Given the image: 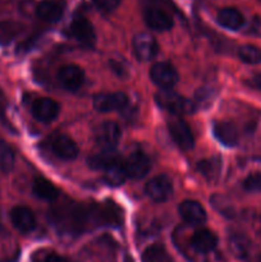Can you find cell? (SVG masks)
Wrapping results in <instances>:
<instances>
[{
	"instance_id": "cell-25",
	"label": "cell",
	"mask_w": 261,
	"mask_h": 262,
	"mask_svg": "<svg viewBox=\"0 0 261 262\" xmlns=\"http://www.w3.org/2000/svg\"><path fill=\"white\" fill-rule=\"evenodd\" d=\"M220 168H222V164L217 158H211L206 159V160H201L197 165L200 173L205 177L209 181H215L217 178L220 173Z\"/></svg>"
},
{
	"instance_id": "cell-31",
	"label": "cell",
	"mask_w": 261,
	"mask_h": 262,
	"mask_svg": "<svg viewBox=\"0 0 261 262\" xmlns=\"http://www.w3.org/2000/svg\"><path fill=\"white\" fill-rule=\"evenodd\" d=\"M248 33L261 37V18H253L248 26Z\"/></svg>"
},
{
	"instance_id": "cell-3",
	"label": "cell",
	"mask_w": 261,
	"mask_h": 262,
	"mask_svg": "<svg viewBox=\"0 0 261 262\" xmlns=\"http://www.w3.org/2000/svg\"><path fill=\"white\" fill-rule=\"evenodd\" d=\"M169 135L179 148L184 151L192 150L194 147V137L191 128L181 118H173L168 122Z\"/></svg>"
},
{
	"instance_id": "cell-2",
	"label": "cell",
	"mask_w": 261,
	"mask_h": 262,
	"mask_svg": "<svg viewBox=\"0 0 261 262\" xmlns=\"http://www.w3.org/2000/svg\"><path fill=\"white\" fill-rule=\"evenodd\" d=\"M122 137L120 127L115 122L106 120L97 127L95 132V141L102 150H115Z\"/></svg>"
},
{
	"instance_id": "cell-22",
	"label": "cell",
	"mask_w": 261,
	"mask_h": 262,
	"mask_svg": "<svg viewBox=\"0 0 261 262\" xmlns=\"http://www.w3.org/2000/svg\"><path fill=\"white\" fill-rule=\"evenodd\" d=\"M104 171L105 182H106V184H109L112 187L122 186L125 182V179L128 178L127 171H125L124 161H122V159H119V160L113 163L110 166H107Z\"/></svg>"
},
{
	"instance_id": "cell-5",
	"label": "cell",
	"mask_w": 261,
	"mask_h": 262,
	"mask_svg": "<svg viewBox=\"0 0 261 262\" xmlns=\"http://www.w3.org/2000/svg\"><path fill=\"white\" fill-rule=\"evenodd\" d=\"M133 53L138 60H153L159 53V45L155 37L147 32H140L133 37Z\"/></svg>"
},
{
	"instance_id": "cell-17",
	"label": "cell",
	"mask_w": 261,
	"mask_h": 262,
	"mask_svg": "<svg viewBox=\"0 0 261 262\" xmlns=\"http://www.w3.org/2000/svg\"><path fill=\"white\" fill-rule=\"evenodd\" d=\"M64 4L58 0H42L36 7V15L44 22L55 23L63 17Z\"/></svg>"
},
{
	"instance_id": "cell-32",
	"label": "cell",
	"mask_w": 261,
	"mask_h": 262,
	"mask_svg": "<svg viewBox=\"0 0 261 262\" xmlns=\"http://www.w3.org/2000/svg\"><path fill=\"white\" fill-rule=\"evenodd\" d=\"M40 262H69L66 257H61V256L55 255V253H51L48 255L45 258H42Z\"/></svg>"
},
{
	"instance_id": "cell-8",
	"label": "cell",
	"mask_w": 261,
	"mask_h": 262,
	"mask_svg": "<svg viewBox=\"0 0 261 262\" xmlns=\"http://www.w3.org/2000/svg\"><path fill=\"white\" fill-rule=\"evenodd\" d=\"M58 81L67 91H77L84 82L83 69L76 64H66L59 68Z\"/></svg>"
},
{
	"instance_id": "cell-18",
	"label": "cell",
	"mask_w": 261,
	"mask_h": 262,
	"mask_svg": "<svg viewBox=\"0 0 261 262\" xmlns=\"http://www.w3.org/2000/svg\"><path fill=\"white\" fill-rule=\"evenodd\" d=\"M191 246L197 252H211L217 246V237L210 229H199L192 235Z\"/></svg>"
},
{
	"instance_id": "cell-19",
	"label": "cell",
	"mask_w": 261,
	"mask_h": 262,
	"mask_svg": "<svg viewBox=\"0 0 261 262\" xmlns=\"http://www.w3.org/2000/svg\"><path fill=\"white\" fill-rule=\"evenodd\" d=\"M212 132H214L215 138L227 147H233L238 143V130L233 123L215 122Z\"/></svg>"
},
{
	"instance_id": "cell-30",
	"label": "cell",
	"mask_w": 261,
	"mask_h": 262,
	"mask_svg": "<svg viewBox=\"0 0 261 262\" xmlns=\"http://www.w3.org/2000/svg\"><path fill=\"white\" fill-rule=\"evenodd\" d=\"M95 7L104 13H110L117 9L120 4V0H92Z\"/></svg>"
},
{
	"instance_id": "cell-15",
	"label": "cell",
	"mask_w": 261,
	"mask_h": 262,
	"mask_svg": "<svg viewBox=\"0 0 261 262\" xmlns=\"http://www.w3.org/2000/svg\"><path fill=\"white\" fill-rule=\"evenodd\" d=\"M10 222L13 227L22 233H30L36 227L33 212L26 206H15L10 210Z\"/></svg>"
},
{
	"instance_id": "cell-12",
	"label": "cell",
	"mask_w": 261,
	"mask_h": 262,
	"mask_svg": "<svg viewBox=\"0 0 261 262\" xmlns=\"http://www.w3.org/2000/svg\"><path fill=\"white\" fill-rule=\"evenodd\" d=\"M124 166L128 178L141 179L150 171L151 161L142 151H135L125 159Z\"/></svg>"
},
{
	"instance_id": "cell-27",
	"label": "cell",
	"mask_w": 261,
	"mask_h": 262,
	"mask_svg": "<svg viewBox=\"0 0 261 262\" xmlns=\"http://www.w3.org/2000/svg\"><path fill=\"white\" fill-rule=\"evenodd\" d=\"M14 166V152L12 147L0 138V170L9 173Z\"/></svg>"
},
{
	"instance_id": "cell-21",
	"label": "cell",
	"mask_w": 261,
	"mask_h": 262,
	"mask_svg": "<svg viewBox=\"0 0 261 262\" xmlns=\"http://www.w3.org/2000/svg\"><path fill=\"white\" fill-rule=\"evenodd\" d=\"M32 191L36 197L45 201H54L59 197V189L44 177H38L33 181Z\"/></svg>"
},
{
	"instance_id": "cell-26",
	"label": "cell",
	"mask_w": 261,
	"mask_h": 262,
	"mask_svg": "<svg viewBox=\"0 0 261 262\" xmlns=\"http://www.w3.org/2000/svg\"><path fill=\"white\" fill-rule=\"evenodd\" d=\"M142 262H169L165 247L160 243L147 247L142 253Z\"/></svg>"
},
{
	"instance_id": "cell-4",
	"label": "cell",
	"mask_w": 261,
	"mask_h": 262,
	"mask_svg": "<svg viewBox=\"0 0 261 262\" xmlns=\"http://www.w3.org/2000/svg\"><path fill=\"white\" fill-rule=\"evenodd\" d=\"M151 81L161 90H170L178 83V72L169 63H156L150 69Z\"/></svg>"
},
{
	"instance_id": "cell-20",
	"label": "cell",
	"mask_w": 261,
	"mask_h": 262,
	"mask_svg": "<svg viewBox=\"0 0 261 262\" xmlns=\"http://www.w3.org/2000/svg\"><path fill=\"white\" fill-rule=\"evenodd\" d=\"M216 20L222 27L230 31H238L245 26V17L235 8H223L217 13Z\"/></svg>"
},
{
	"instance_id": "cell-16",
	"label": "cell",
	"mask_w": 261,
	"mask_h": 262,
	"mask_svg": "<svg viewBox=\"0 0 261 262\" xmlns=\"http://www.w3.org/2000/svg\"><path fill=\"white\" fill-rule=\"evenodd\" d=\"M179 215L186 223L199 225L206 220V211L200 202L193 200H186L179 205Z\"/></svg>"
},
{
	"instance_id": "cell-29",
	"label": "cell",
	"mask_w": 261,
	"mask_h": 262,
	"mask_svg": "<svg viewBox=\"0 0 261 262\" xmlns=\"http://www.w3.org/2000/svg\"><path fill=\"white\" fill-rule=\"evenodd\" d=\"M243 187L248 192H261V173L251 174L245 179Z\"/></svg>"
},
{
	"instance_id": "cell-13",
	"label": "cell",
	"mask_w": 261,
	"mask_h": 262,
	"mask_svg": "<svg viewBox=\"0 0 261 262\" xmlns=\"http://www.w3.org/2000/svg\"><path fill=\"white\" fill-rule=\"evenodd\" d=\"M50 147L53 152L63 160H74L79 152L77 143L66 135L54 136L50 142Z\"/></svg>"
},
{
	"instance_id": "cell-23",
	"label": "cell",
	"mask_w": 261,
	"mask_h": 262,
	"mask_svg": "<svg viewBox=\"0 0 261 262\" xmlns=\"http://www.w3.org/2000/svg\"><path fill=\"white\" fill-rule=\"evenodd\" d=\"M25 31V26L17 20L7 19L0 22V45H8Z\"/></svg>"
},
{
	"instance_id": "cell-6",
	"label": "cell",
	"mask_w": 261,
	"mask_h": 262,
	"mask_svg": "<svg viewBox=\"0 0 261 262\" xmlns=\"http://www.w3.org/2000/svg\"><path fill=\"white\" fill-rule=\"evenodd\" d=\"M68 33L72 38L86 46L95 42V30L89 19L83 15H76L68 27Z\"/></svg>"
},
{
	"instance_id": "cell-28",
	"label": "cell",
	"mask_w": 261,
	"mask_h": 262,
	"mask_svg": "<svg viewBox=\"0 0 261 262\" xmlns=\"http://www.w3.org/2000/svg\"><path fill=\"white\" fill-rule=\"evenodd\" d=\"M238 56L243 63L260 64L261 63V49L253 45H243L238 49Z\"/></svg>"
},
{
	"instance_id": "cell-7",
	"label": "cell",
	"mask_w": 261,
	"mask_h": 262,
	"mask_svg": "<svg viewBox=\"0 0 261 262\" xmlns=\"http://www.w3.org/2000/svg\"><path fill=\"white\" fill-rule=\"evenodd\" d=\"M128 101V96L123 92H106L94 97V107L99 113H112L124 109Z\"/></svg>"
},
{
	"instance_id": "cell-11",
	"label": "cell",
	"mask_w": 261,
	"mask_h": 262,
	"mask_svg": "<svg viewBox=\"0 0 261 262\" xmlns=\"http://www.w3.org/2000/svg\"><path fill=\"white\" fill-rule=\"evenodd\" d=\"M143 20L148 28L158 32H165L173 27V18L164 9L158 7H147L143 10Z\"/></svg>"
},
{
	"instance_id": "cell-9",
	"label": "cell",
	"mask_w": 261,
	"mask_h": 262,
	"mask_svg": "<svg viewBox=\"0 0 261 262\" xmlns=\"http://www.w3.org/2000/svg\"><path fill=\"white\" fill-rule=\"evenodd\" d=\"M89 219L99 225H117L120 223V210L113 202L89 209Z\"/></svg>"
},
{
	"instance_id": "cell-24",
	"label": "cell",
	"mask_w": 261,
	"mask_h": 262,
	"mask_svg": "<svg viewBox=\"0 0 261 262\" xmlns=\"http://www.w3.org/2000/svg\"><path fill=\"white\" fill-rule=\"evenodd\" d=\"M119 159L120 156L115 152V150H102L101 152L96 154V155L91 156L89 159V165L92 169H102V170H105L107 166H110L113 163L119 160Z\"/></svg>"
},
{
	"instance_id": "cell-1",
	"label": "cell",
	"mask_w": 261,
	"mask_h": 262,
	"mask_svg": "<svg viewBox=\"0 0 261 262\" xmlns=\"http://www.w3.org/2000/svg\"><path fill=\"white\" fill-rule=\"evenodd\" d=\"M155 101L163 109L168 110L171 114L183 115L192 114L196 112V105L192 100L186 99L182 95L171 90H161L155 95Z\"/></svg>"
},
{
	"instance_id": "cell-14",
	"label": "cell",
	"mask_w": 261,
	"mask_h": 262,
	"mask_svg": "<svg viewBox=\"0 0 261 262\" xmlns=\"http://www.w3.org/2000/svg\"><path fill=\"white\" fill-rule=\"evenodd\" d=\"M32 115L41 123H50L58 117L59 105L49 97H40L32 104Z\"/></svg>"
},
{
	"instance_id": "cell-33",
	"label": "cell",
	"mask_w": 261,
	"mask_h": 262,
	"mask_svg": "<svg viewBox=\"0 0 261 262\" xmlns=\"http://www.w3.org/2000/svg\"><path fill=\"white\" fill-rule=\"evenodd\" d=\"M248 84H250L251 87H253V89L260 90L261 91V74H256L252 78L248 79Z\"/></svg>"
},
{
	"instance_id": "cell-10",
	"label": "cell",
	"mask_w": 261,
	"mask_h": 262,
	"mask_svg": "<svg viewBox=\"0 0 261 262\" xmlns=\"http://www.w3.org/2000/svg\"><path fill=\"white\" fill-rule=\"evenodd\" d=\"M145 192L153 201L164 202L173 194V182L166 176H158L147 182Z\"/></svg>"
}]
</instances>
